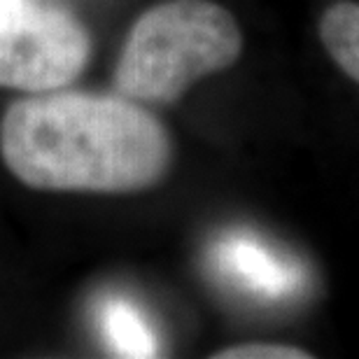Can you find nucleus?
Wrapping results in <instances>:
<instances>
[{"label":"nucleus","mask_w":359,"mask_h":359,"mask_svg":"<svg viewBox=\"0 0 359 359\" xmlns=\"http://www.w3.org/2000/svg\"><path fill=\"white\" fill-rule=\"evenodd\" d=\"M0 154L31 189L131 194L168 173L173 142L138 100L56 89L7 107Z\"/></svg>","instance_id":"f257e3e1"},{"label":"nucleus","mask_w":359,"mask_h":359,"mask_svg":"<svg viewBox=\"0 0 359 359\" xmlns=\"http://www.w3.org/2000/svg\"><path fill=\"white\" fill-rule=\"evenodd\" d=\"M320 38L343 73L359 82V3L341 0L320 19Z\"/></svg>","instance_id":"423d86ee"},{"label":"nucleus","mask_w":359,"mask_h":359,"mask_svg":"<svg viewBox=\"0 0 359 359\" xmlns=\"http://www.w3.org/2000/svg\"><path fill=\"white\" fill-rule=\"evenodd\" d=\"M241 28L210 0H166L135 21L114 70V89L138 103H175L201 77L241 59Z\"/></svg>","instance_id":"f03ea898"},{"label":"nucleus","mask_w":359,"mask_h":359,"mask_svg":"<svg viewBox=\"0 0 359 359\" xmlns=\"http://www.w3.org/2000/svg\"><path fill=\"white\" fill-rule=\"evenodd\" d=\"M217 359H301L311 357L306 350L292 346H276V343H245V346H231L215 355Z\"/></svg>","instance_id":"0eeeda50"},{"label":"nucleus","mask_w":359,"mask_h":359,"mask_svg":"<svg viewBox=\"0 0 359 359\" xmlns=\"http://www.w3.org/2000/svg\"><path fill=\"white\" fill-rule=\"evenodd\" d=\"M210 262L226 285L259 301H285L304 287L299 262L278 252L266 241L250 231H231L212 245Z\"/></svg>","instance_id":"20e7f679"},{"label":"nucleus","mask_w":359,"mask_h":359,"mask_svg":"<svg viewBox=\"0 0 359 359\" xmlns=\"http://www.w3.org/2000/svg\"><path fill=\"white\" fill-rule=\"evenodd\" d=\"M89 54L87 28L70 12L40 0H0V89H63Z\"/></svg>","instance_id":"7ed1b4c3"},{"label":"nucleus","mask_w":359,"mask_h":359,"mask_svg":"<svg viewBox=\"0 0 359 359\" xmlns=\"http://www.w3.org/2000/svg\"><path fill=\"white\" fill-rule=\"evenodd\" d=\"M100 327L110 348L121 357H154L156 341L142 315L124 299H107L100 306Z\"/></svg>","instance_id":"39448f33"}]
</instances>
